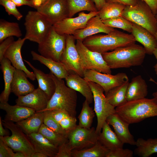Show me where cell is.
Returning a JSON list of instances; mask_svg holds the SVG:
<instances>
[{
  "label": "cell",
  "instance_id": "cell-1",
  "mask_svg": "<svg viewBox=\"0 0 157 157\" xmlns=\"http://www.w3.org/2000/svg\"><path fill=\"white\" fill-rule=\"evenodd\" d=\"M146 54L143 47L134 43L102 54L107 65L111 69L141 65Z\"/></svg>",
  "mask_w": 157,
  "mask_h": 157
},
{
  "label": "cell",
  "instance_id": "cell-2",
  "mask_svg": "<svg viewBox=\"0 0 157 157\" xmlns=\"http://www.w3.org/2000/svg\"><path fill=\"white\" fill-rule=\"evenodd\" d=\"M135 41L131 34L114 29L106 34L95 35L88 37L82 42L89 50L102 53L135 43Z\"/></svg>",
  "mask_w": 157,
  "mask_h": 157
},
{
  "label": "cell",
  "instance_id": "cell-3",
  "mask_svg": "<svg viewBox=\"0 0 157 157\" xmlns=\"http://www.w3.org/2000/svg\"><path fill=\"white\" fill-rule=\"evenodd\" d=\"M115 113L129 124L157 116V98H145L127 101L116 108Z\"/></svg>",
  "mask_w": 157,
  "mask_h": 157
},
{
  "label": "cell",
  "instance_id": "cell-4",
  "mask_svg": "<svg viewBox=\"0 0 157 157\" xmlns=\"http://www.w3.org/2000/svg\"><path fill=\"white\" fill-rule=\"evenodd\" d=\"M49 74L55 82L56 89L48 102L47 107L42 112L61 110L66 111L72 116L76 117V91L67 86L63 79L57 78L50 72Z\"/></svg>",
  "mask_w": 157,
  "mask_h": 157
},
{
  "label": "cell",
  "instance_id": "cell-5",
  "mask_svg": "<svg viewBox=\"0 0 157 157\" xmlns=\"http://www.w3.org/2000/svg\"><path fill=\"white\" fill-rule=\"evenodd\" d=\"M122 16L145 28L155 36L157 20L150 7L143 1L139 0L133 6H126Z\"/></svg>",
  "mask_w": 157,
  "mask_h": 157
},
{
  "label": "cell",
  "instance_id": "cell-6",
  "mask_svg": "<svg viewBox=\"0 0 157 157\" xmlns=\"http://www.w3.org/2000/svg\"><path fill=\"white\" fill-rule=\"evenodd\" d=\"M24 24L26 31L24 38L38 44L46 37L53 25L37 11H28Z\"/></svg>",
  "mask_w": 157,
  "mask_h": 157
},
{
  "label": "cell",
  "instance_id": "cell-7",
  "mask_svg": "<svg viewBox=\"0 0 157 157\" xmlns=\"http://www.w3.org/2000/svg\"><path fill=\"white\" fill-rule=\"evenodd\" d=\"M2 121L3 126L10 130L12 133L10 136L2 137L6 144L14 151L21 152L26 157H31L35 151L28 135L16 123L4 120Z\"/></svg>",
  "mask_w": 157,
  "mask_h": 157
},
{
  "label": "cell",
  "instance_id": "cell-8",
  "mask_svg": "<svg viewBox=\"0 0 157 157\" xmlns=\"http://www.w3.org/2000/svg\"><path fill=\"white\" fill-rule=\"evenodd\" d=\"M88 82L93 94L94 110L97 119L96 131L99 135L107 118L115 113V109L108 100L104 93V90L101 86L92 81H88Z\"/></svg>",
  "mask_w": 157,
  "mask_h": 157
},
{
  "label": "cell",
  "instance_id": "cell-9",
  "mask_svg": "<svg viewBox=\"0 0 157 157\" xmlns=\"http://www.w3.org/2000/svg\"><path fill=\"white\" fill-rule=\"evenodd\" d=\"M66 35L58 33L52 26L46 37L38 44V51L43 57L60 62L66 46Z\"/></svg>",
  "mask_w": 157,
  "mask_h": 157
},
{
  "label": "cell",
  "instance_id": "cell-10",
  "mask_svg": "<svg viewBox=\"0 0 157 157\" xmlns=\"http://www.w3.org/2000/svg\"><path fill=\"white\" fill-rule=\"evenodd\" d=\"M76 41V46L84 72L86 70L94 69L103 73L111 74V69L104 59L102 53L89 50L83 44L82 41Z\"/></svg>",
  "mask_w": 157,
  "mask_h": 157
},
{
  "label": "cell",
  "instance_id": "cell-11",
  "mask_svg": "<svg viewBox=\"0 0 157 157\" xmlns=\"http://www.w3.org/2000/svg\"><path fill=\"white\" fill-rule=\"evenodd\" d=\"M83 78L87 81H92L101 86L105 93L111 89L129 81L128 76L125 73H119L112 75L102 73L94 69L84 71Z\"/></svg>",
  "mask_w": 157,
  "mask_h": 157
},
{
  "label": "cell",
  "instance_id": "cell-12",
  "mask_svg": "<svg viewBox=\"0 0 157 157\" xmlns=\"http://www.w3.org/2000/svg\"><path fill=\"white\" fill-rule=\"evenodd\" d=\"M98 135L94 127L88 129L77 125L67 133V138L73 150H80L94 145L98 141Z\"/></svg>",
  "mask_w": 157,
  "mask_h": 157
},
{
  "label": "cell",
  "instance_id": "cell-13",
  "mask_svg": "<svg viewBox=\"0 0 157 157\" xmlns=\"http://www.w3.org/2000/svg\"><path fill=\"white\" fill-rule=\"evenodd\" d=\"M99 14V11L90 12L88 13L81 12L75 17L65 18L54 24L55 30L60 35H73L77 30L85 28L88 21Z\"/></svg>",
  "mask_w": 157,
  "mask_h": 157
},
{
  "label": "cell",
  "instance_id": "cell-14",
  "mask_svg": "<svg viewBox=\"0 0 157 157\" xmlns=\"http://www.w3.org/2000/svg\"><path fill=\"white\" fill-rule=\"evenodd\" d=\"M36 9L53 25L69 16L67 0H47Z\"/></svg>",
  "mask_w": 157,
  "mask_h": 157
},
{
  "label": "cell",
  "instance_id": "cell-15",
  "mask_svg": "<svg viewBox=\"0 0 157 157\" xmlns=\"http://www.w3.org/2000/svg\"><path fill=\"white\" fill-rule=\"evenodd\" d=\"M75 39L72 35H66L65 49L60 58L62 63L70 72L84 77V71L80 63V57L76 49Z\"/></svg>",
  "mask_w": 157,
  "mask_h": 157
},
{
  "label": "cell",
  "instance_id": "cell-16",
  "mask_svg": "<svg viewBox=\"0 0 157 157\" xmlns=\"http://www.w3.org/2000/svg\"><path fill=\"white\" fill-rule=\"evenodd\" d=\"M49 98L38 87L27 94L18 97L16 104L32 108L36 112H42L47 107Z\"/></svg>",
  "mask_w": 157,
  "mask_h": 157
},
{
  "label": "cell",
  "instance_id": "cell-17",
  "mask_svg": "<svg viewBox=\"0 0 157 157\" xmlns=\"http://www.w3.org/2000/svg\"><path fill=\"white\" fill-rule=\"evenodd\" d=\"M26 40L24 38H20L16 41H14L6 51L4 57L8 59L15 69L23 71L28 78L34 81L36 79L34 73L26 68L21 55V49Z\"/></svg>",
  "mask_w": 157,
  "mask_h": 157
},
{
  "label": "cell",
  "instance_id": "cell-18",
  "mask_svg": "<svg viewBox=\"0 0 157 157\" xmlns=\"http://www.w3.org/2000/svg\"><path fill=\"white\" fill-rule=\"evenodd\" d=\"M114 29L105 24L98 15L89 19L85 28L76 30L72 35L75 40L83 41L88 37L101 33L108 34Z\"/></svg>",
  "mask_w": 157,
  "mask_h": 157
},
{
  "label": "cell",
  "instance_id": "cell-19",
  "mask_svg": "<svg viewBox=\"0 0 157 157\" xmlns=\"http://www.w3.org/2000/svg\"><path fill=\"white\" fill-rule=\"evenodd\" d=\"M106 122L113 127L118 138L123 143L136 145V141L129 130L130 124L119 115L116 113L110 115L107 118Z\"/></svg>",
  "mask_w": 157,
  "mask_h": 157
},
{
  "label": "cell",
  "instance_id": "cell-20",
  "mask_svg": "<svg viewBox=\"0 0 157 157\" xmlns=\"http://www.w3.org/2000/svg\"><path fill=\"white\" fill-rule=\"evenodd\" d=\"M0 108L6 113L4 120L16 123L27 118L36 112L32 108L17 104L11 105L8 102L0 103Z\"/></svg>",
  "mask_w": 157,
  "mask_h": 157
},
{
  "label": "cell",
  "instance_id": "cell-21",
  "mask_svg": "<svg viewBox=\"0 0 157 157\" xmlns=\"http://www.w3.org/2000/svg\"><path fill=\"white\" fill-rule=\"evenodd\" d=\"M131 33L136 41L143 45L146 54H153L157 47V41L153 35L145 28L133 23Z\"/></svg>",
  "mask_w": 157,
  "mask_h": 157
},
{
  "label": "cell",
  "instance_id": "cell-22",
  "mask_svg": "<svg viewBox=\"0 0 157 157\" xmlns=\"http://www.w3.org/2000/svg\"><path fill=\"white\" fill-rule=\"evenodd\" d=\"M65 79L67 86L81 93L90 104L92 103V92L88 81L84 78L71 72Z\"/></svg>",
  "mask_w": 157,
  "mask_h": 157
},
{
  "label": "cell",
  "instance_id": "cell-23",
  "mask_svg": "<svg viewBox=\"0 0 157 157\" xmlns=\"http://www.w3.org/2000/svg\"><path fill=\"white\" fill-rule=\"evenodd\" d=\"M23 71L15 68L11 85V92L17 97L26 95L35 89Z\"/></svg>",
  "mask_w": 157,
  "mask_h": 157
},
{
  "label": "cell",
  "instance_id": "cell-24",
  "mask_svg": "<svg viewBox=\"0 0 157 157\" xmlns=\"http://www.w3.org/2000/svg\"><path fill=\"white\" fill-rule=\"evenodd\" d=\"M148 94L147 85L142 76L139 75L133 78L129 83L126 90L127 101L145 98Z\"/></svg>",
  "mask_w": 157,
  "mask_h": 157
},
{
  "label": "cell",
  "instance_id": "cell-25",
  "mask_svg": "<svg viewBox=\"0 0 157 157\" xmlns=\"http://www.w3.org/2000/svg\"><path fill=\"white\" fill-rule=\"evenodd\" d=\"M0 62L4 83V89L0 95V103H6L8 102L11 92V85L15 68L6 58L4 57Z\"/></svg>",
  "mask_w": 157,
  "mask_h": 157
},
{
  "label": "cell",
  "instance_id": "cell-26",
  "mask_svg": "<svg viewBox=\"0 0 157 157\" xmlns=\"http://www.w3.org/2000/svg\"><path fill=\"white\" fill-rule=\"evenodd\" d=\"M28 135L34 147L35 152L43 153L47 157H56L58 147L38 132Z\"/></svg>",
  "mask_w": 157,
  "mask_h": 157
},
{
  "label": "cell",
  "instance_id": "cell-27",
  "mask_svg": "<svg viewBox=\"0 0 157 157\" xmlns=\"http://www.w3.org/2000/svg\"><path fill=\"white\" fill-rule=\"evenodd\" d=\"M101 131L98 135V141L102 145L110 150L123 148L124 144L119 140L106 122L104 124Z\"/></svg>",
  "mask_w": 157,
  "mask_h": 157
},
{
  "label": "cell",
  "instance_id": "cell-28",
  "mask_svg": "<svg viewBox=\"0 0 157 157\" xmlns=\"http://www.w3.org/2000/svg\"><path fill=\"white\" fill-rule=\"evenodd\" d=\"M31 54L33 60L38 61L45 65L49 69L50 72L58 78L65 79L71 72L60 62L45 58L34 51H31Z\"/></svg>",
  "mask_w": 157,
  "mask_h": 157
},
{
  "label": "cell",
  "instance_id": "cell-29",
  "mask_svg": "<svg viewBox=\"0 0 157 157\" xmlns=\"http://www.w3.org/2000/svg\"><path fill=\"white\" fill-rule=\"evenodd\" d=\"M24 60L33 70L37 80L38 87L46 94L50 99L56 89V85L54 80L49 74H45L34 67L29 62L25 60Z\"/></svg>",
  "mask_w": 157,
  "mask_h": 157
},
{
  "label": "cell",
  "instance_id": "cell-30",
  "mask_svg": "<svg viewBox=\"0 0 157 157\" xmlns=\"http://www.w3.org/2000/svg\"><path fill=\"white\" fill-rule=\"evenodd\" d=\"M44 112H36L27 118L16 123L27 135L38 133L43 124Z\"/></svg>",
  "mask_w": 157,
  "mask_h": 157
},
{
  "label": "cell",
  "instance_id": "cell-31",
  "mask_svg": "<svg viewBox=\"0 0 157 157\" xmlns=\"http://www.w3.org/2000/svg\"><path fill=\"white\" fill-rule=\"evenodd\" d=\"M129 81L116 87L105 93L110 103L115 107L121 106L127 101L126 92Z\"/></svg>",
  "mask_w": 157,
  "mask_h": 157
},
{
  "label": "cell",
  "instance_id": "cell-32",
  "mask_svg": "<svg viewBox=\"0 0 157 157\" xmlns=\"http://www.w3.org/2000/svg\"><path fill=\"white\" fill-rule=\"evenodd\" d=\"M137 146L134 150V154L141 157H148L157 153V138H149L147 140L139 138L136 141Z\"/></svg>",
  "mask_w": 157,
  "mask_h": 157
},
{
  "label": "cell",
  "instance_id": "cell-33",
  "mask_svg": "<svg viewBox=\"0 0 157 157\" xmlns=\"http://www.w3.org/2000/svg\"><path fill=\"white\" fill-rule=\"evenodd\" d=\"M110 150L98 141L93 146L80 150H73L72 157H107Z\"/></svg>",
  "mask_w": 157,
  "mask_h": 157
},
{
  "label": "cell",
  "instance_id": "cell-34",
  "mask_svg": "<svg viewBox=\"0 0 157 157\" xmlns=\"http://www.w3.org/2000/svg\"><path fill=\"white\" fill-rule=\"evenodd\" d=\"M126 6L118 3L106 2L98 15L102 20L121 16Z\"/></svg>",
  "mask_w": 157,
  "mask_h": 157
},
{
  "label": "cell",
  "instance_id": "cell-35",
  "mask_svg": "<svg viewBox=\"0 0 157 157\" xmlns=\"http://www.w3.org/2000/svg\"><path fill=\"white\" fill-rule=\"evenodd\" d=\"M69 10V17H72L76 14L83 11H98L91 0H67Z\"/></svg>",
  "mask_w": 157,
  "mask_h": 157
},
{
  "label": "cell",
  "instance_id": "cell-36",
  "mask_svg": "<svg viewBox=\"0 0 157 157\" xmlns=\"http://www.w3.org/2000/svg\"><path fill=\"white\" fill-rule=\"evenodd\" d=\"M22 34L19 24L16 22H10L3 19L0 20V42L6 38L15 36L20 38Z\"/></svg>",
  "mask_w": 157,
  "mask_h": 157
},
{
  "label": "cell",
  "instance_id": "cell-37",
  "mask_svg": "<svg viewBox=\"0 0 157 157\" xmlns=\"http://www.w3.org/2000/svg\"><path fill=\"white\" fill-rule=\"evenodd\" d=\"M89 104L85 100L83 104L82 108L78 117L79 121L78 126L88 129L91 128L96 115L94 110L90 107Z\"/></svg>",
  "mask_w": 157,
  "mask_h": 157
},
{
  "label": "cell",
  "instance_id": "cell-38",
  "mask_svg": "<svg viewBox=\"0 0 157 157\" xmlns=\"http://www.w3.org/2000/svg\"><path fill=\"white\" fill-rule=\"evenodd\" d=\"M38 132L58 147L68 141L67 137L56 132L44 124L41 126Z\"/></svg>",
  "mask_w": 157,
  "mask_h": 157
},
{
  "label": "cell",
  "instance_id": "cell-39",
  "mask_svg": "<svg viewBox=\"0 0 157 157\" xmlns=\"http://www.w3.org/2000/svg\"><path fill=\"white\" fill-rule=\"evenodd\" d=\"M102 21L110 27L119 28L129 33L132 32V23L122 16Z\"/></svg>",
  "mask_w": 157,
  "mask_h": 157
},
{
  "label": "cell",
  "instance_id": "cell-40",
  "mask_svg": "<svg viewBox=\"0 0 157 157\" xmlns=\"http://www.w3.org/2000/svg\"><path fill=\"white\" fill-rule=\"evenodd\" d=\"M43 112V124L54 131L67 137L66 132L62 127L49 112L48 111Z\"/></svg>",
  "mask_w": 157,
  "mask_h": 157
},
{
  "label": "cell",
  "instance_id": "cell-41",
  "mask_svg": "<svg viewBox=\"0 0 157 157\" xmlns=\"http://www.w3.org/2000/svg\"><path fill=\"white\" fill-rule=\"evenodd\" d=\"M0 4L5 8L9 15H12L18 20L23 17V15L17 9L16 5L11 0H0Z\"/></svg>",
  "mask_w": 157,
  "mask_h": 157
},
{
  "label": "cell",
  "instance_id": "cell-42",
  "mask_svg": "<svg viewBox=\"0 0 157 157\" xmlns=\"http://www.w3.org/2000/svg\"><path fill=\"white\" fill-rule=\"evenodd\" d=\"M76 122V117L69 115L63 119L59 123L67 133L76 127L77 125Z\"/></svg>",
  "mask_w": 157,
  "mask_h": 157
},
{
  "label": "cell",
  "instance_id": "cell-43",
  "mask_svg": "<svg viewBox=\"0 0 157 157\" xmlns=\"http://www.w3.org/2000/svg\"><path fill=\"white\" fill-rule=\"evenodd\" d=\"M133 154V152L131 150L120 148L110 150L107 157H132Z\"/></svg>",
  "mask_w": 157,
  "mask_h": 157
},
{
  "label": "cell",
  "instance_id": "cell-44",
  "mask_svg": "<svg viewBox=\"0 0 157 157\" xmlns=\"http://www.w3.org/2000/svg\"><path fill=\"white\" fill-rule=\"evenodd\" d=\"M72 148L68 140L58 147L56 157H72Z\"/></svg>",
  "mask_w": 157,
  "mask_h": 157
},
{
  "label": "cell",
  "instance_id": "cell-45",
  "mask_svg": "<svg viewBox=\"0 0 157 157\" xmlns=\"http://www.w3.org/2000/svg\"><path fill=\"white\" fill-rule=\"evenodd\" d=\"M13 151L6 144L2 137H0V157H13Z\"/></svg>",
  "mask_w": 157,
  "mask_h": 157
},
{
  "label": "cell",
  "instance_id": "cell-46",
  "mask_svg": "<svg viewBox=\"0 0 157 157\" xmlns=\"http://www.w3.org/2000/svg\"><path fill=\"white\" fill-rule=\"evenodd\" d=\"M14 41L13 37H10L6 38L0 43V61L4 58L5 52Z\"/></svg>",
  "mask_w": 157,
  "mask_h": 157
},
{
  "label": "cell",
  "instance_id": "cell-47",
  "mask_svg": "<svg viewBox=\"0 0 157 157\" xmlns=\"http://www.w3.org/2000/svg\"><path fill=\"white\" fill-rule=\"evenodd\" d=\"M106 2H116L127 6H133L139 0H105Z\"/></svg>",
  "mask_w": 157,
  "mask_h": 157
},
{
  "label": "cell",
  "instance_id": "cell-48",
  "mask_svg": "<svg viewBox=\"0 0 157 157\" xmlns=\"http://www.w3.org/2000/svg\"><path fill=\"white\" fill-rule=\"evenodd\" d=\"M17 7L26 5L35 8V6L32 0H11Z\"/></svg>",
  "mask_w": 157,
  "mask_h": 157
},
{
  "label": "cell",
  "instance_id": "cell-49",
  "mask_svg": "<svg viewBox=\"0 0 157 157\" xmlns=\"http://www.w3.org/2000/svg\"><path fill=\"white\" fill-rule=\"evenodd\" d=\"M149 6L155 15L157 9V0H142Z\"/></svg>",
  "mask_w": 157,
  "mask_h": 157
},
{
  "label": "cell",
  "instance_id": "cell-50",
  "mask_svg": "<svg viewBox=\"0 0 157 157\" xmlns=\"http://www.w3.org/2000/svg\"><path fill=\"white\" fill-rule=\"evenodd\" d=\"M94 3L98 11H99L106 3L105 0H91Z\"/></svg>",
  "mask_w": 157,
  "mask_h": 157
},
{
  "label": "cell",
  "instance_id": "cell-51",
  "mask_svg": "<svg viewBox=\"0 0 157 157\" xmlns=\"http://www.w3.org/2000/svg\"><path fill=\"white\" fill-rule=\"evenodd\" d=\"M1 120V117H0V137H4L8 135V133L4 128Z\"/></svg>",
  "mask_w": 157,
  "mask_h": 157
},
{
  "label": "cell",
  "instance_id": "cell-52",
  "mask_svg": "<svg viewBox=\"0 0 157 157\" xmlns=\"http://www.w3.org/2000/svg\"><path fill=\"white\" fill-rule=\"evenodd\" d=\"M47 0H32L36 9Z\"/></svg>",
  "mask_w": 157,
  "mask_h": 157
},
{
  "label": "cell",
  "instance_id": "cell-53",
  "mask_svg": "<svg viewBox=\"0 0 157 157\" xmlns=\"http://www.w3.org/2000/svg\"><path fill=\"white\" fill-rule=\"evenodd\" d=\"M31 157H47L45 154L41 152H35L33 153Z\"/></svg>",
  "mask_w": 157,
  "mask_h": 157
},
{
  "label": "cell",
  "instance_id": "cell-54",
  "mask_svg": "<svg viewBox=\"0 0 157 157\" xmlns=\"http://www.w3.org/2000/svg\"><path fill=\"white\" fill-rule=\"evenodd\" d=\"M153 54L154 56L157 60V47L153 51ZM154 71L156 74L157 75V62L156 63L154 66Z\"/></svg>",
  "mask_w": 157,
  "mask_h": 157
},
{
  "label": "cell",
  "instance_id": "cell-55",
  "mask_svg": "<svg viewBox=\"0 0 157 157\" xmlns=\"http://www.w3.org/2000/svg\"><path fill=\"white\" fill-rule=\"evenodd\" d=\"M13 157H26L25 154L22 152L17 151L15 153Z\"/></svg>",
  "mask_w": 157,
  "mask_h": 157
},
{
  "label": "cell",
  "instance_id": "cell-56",
  "mask_svg": "<svg viewBox=\"0 0 157 157\" xmlns=\"http://www.w3.org/2000/svg\"><path fill=\"white\" fill-rule=\"evenodd\" d=\"M149 81L155 83L157 86V82H156L151 78H150ZM152 96L154 97L157 98V91L155 92H154L152 94Z\"/></svg>",
  "mask_w": 157,
  "mask_h": 157
},
{
  "label": "cell",
  "instance_id": "cell-57",
  "mask_svg": "<svg viewBox=\"0 0 157 157\" xmlns=\"http://www.w3.org/2000/svg\"><path fill=\"white\" fill-rule=\"evenodd\" d=\"M155 38L156 40L157 41V31L155 33Z\"/></svg>",
  "mask_w": 157,
  "mask_h": 157
},
{
  "label": "cell",
  "instance_id": "cell-58",
  "mask_svg": "<svg viewBox=\"0 0 157 157\" xmlns=\"http://www.w3.org/2000/svg\"><path fill=\"white\" fill-rule=\"evenodd\" d=\"M155 17H156V19L157 20V9L156 13V15H155Z\"/></svg>",
  "mask_w": 157,
  "mask_h": 157
}]
</instances>
